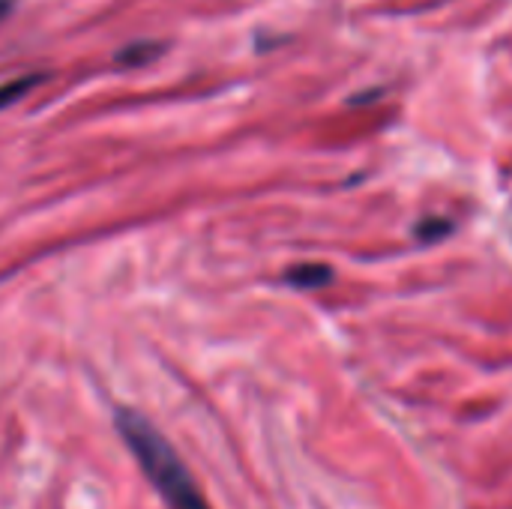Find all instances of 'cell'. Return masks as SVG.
Listing matches in <instances>:
<instances>
[{
  "instance_id": "cell-1",
  "label": "cell",
  "mask_w": 512,
  "mask_h": 509,
  "mask_svg": "<svg viewBox=\"0 0 512 509\" xmlns=\"http://www.w3.org/2000/svg\"><path fill=\"white\" fill-rule=\"evenodd\" d=\"M117 432L123 435L126 447L138 459V468L147 474L153 489L171 509H210L204 495L198 492L189 468L177 456V450L162 438V432L144 420L141 414L120 408L117 411Z\"/></svg>"
},
{
  "instance_id": "cell-2",
  "label": "cell",
  "mask_w": 512,
  "mask_h": 509,
  "mask_svg": "<svg viewBox=\"0 0 512 509\" xmlns=\"http://www.w3.org/2000/svg\"><path fill=\"white\" fill-rule=\"evenodd\" d=\"M285 279L303 291H315V288H324L327 282H333V270L327 264H300Z\"/></svg>"
},
{
  "instance_id": "cell-3",
  "label": "cell",
  "mask_w": 512,
  "mask_h": 509,
  "mask_svg": "<svg viewBox=\"0 0 512 509\" xmlns=\"http://www.w3.org/2000/svg\"><path fill=\"white\" fill-rule=\"evenodd\" d=\"M162 51H165L162 42L141 39V42L126 45L123 51H117V63H120V66H147V63H153Z\"/></svg>"
},
{
  "instance_id": "cell-4",
  "label": "cell",
  "mask_w": 512,
  "mask_h": 509,
  "mask_svg": "<svg viewBox=\"0 0 512 509\" xmlns=\"http://www.w3.org/2000/svg\"><path fill=\"white\" fill-rule=\"evenodd\" d=\"M39 81H42V75H24V78H15V81L0 84V108H6L15 99H21L24 93H30Z\"/></svg>"
},
{
  "instance_id": "cell-5",
  "label": "cell",
  "mask_w": 512,
  "mask_h": 509,
  "mask_svg": "<svg viewBox=\"0 0 512 509\" xmlns=\"http://www.w3.org/2000/svg\"><path fill=\"white\" fill-rule=\"evenodd\" d=\"M453 231V222H447V219H441V216H432V219H423L420 225H417V237L423 240V243H438L441 237H447Z\"/></svg>"
},
{
  "instance_id": "cell-6",
  "label": "cell",
  "mask_w": 512,
  "mask_h": 509,
  "mask_svg": "<svg viewBox=\"0 0 512 509\" xmlns=\"http://www.w3.org/2000/svg\"><path fill=\"white\" fill-rule=\"evenodd\" d=\"M9 9H12V0H0V18H6Z\"/></svg>"
}]
</instances>
